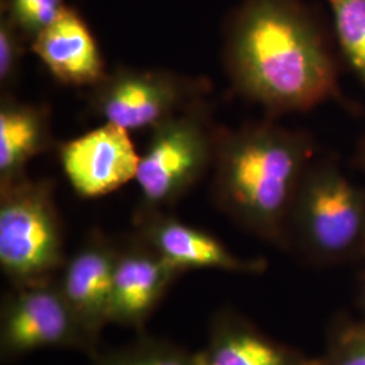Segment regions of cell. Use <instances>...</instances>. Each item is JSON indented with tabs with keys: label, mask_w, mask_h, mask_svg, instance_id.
I'll list each match as a JSON object with an SVG mask.
<instances>
[{
	"label": "cell",
	"mask_w": 365,
	"mask_h": 365,
	"mask_svg": "<svg viewBox=\"0 0 365 365\" xmlns=\"http://www.w3.org/2000/svg\"><path fill=\"white\" fill-rule=\"evenodd\" d=\"M222 56L235 91L271 114L306 111L337 92L325 38L299 0H242Z\"/></svg>",
	"instance_id": "obj_1"
},
{
	"label": "cell",
	"mask_w": 365,
	"mask_h": 365,
	"mask_svg": "<svg viewBox=\"0 0 365 365\" xmlns=\"http://www.w3.org/2000/svg\"><path fill=\"white\" fill-rule=\"evenodd\" d=\"M307 133L272 120L218 131L212 203L235 225L286 248L288 220L302 178L313 161Z\"/></svg>",
	"instance_id": "obj_2"
},
{
	"label": "cell",
	"mask_w": 365,
	"mask_h": 365,
	"mask_svg": "<svg viewBox=\"0 0 365 365\" xmlns=\"http://www.w3.org/2000/svg\"><path fill=\"white\" fill-rule=\"evenodd\" d=\"M286 249L315 264L365 255V190L330 161H312L294 199Z\"/></svg>",
	"instance_id": "obj_3"
},
{
	"label": "cell",
	"mask_w": 365,
	"mask_h": 365,
	"mask_svg": "<svg viewBox=\"0 0 365 365\" xmlns=\"http://www.w3.org/2000/svg\"><path fill=\"white\" fill-rule=\"evenodd\" d=\"M66 259L53 182L26 176L0 184V268L11 286L54 280Z\"/></svg>",
	"instance_id": "obj_4"
},
{
	"label": "cell",
	"mask_w": 365,
	"mask_h": 365,
	"mask_svg": "<svg viewBox=\"0 0 365 365\" xmlns=\"http://www.w3.org/2000/svg\"><path fill=\"white\" fill-rule=\"evenodd\" d=\"M220 128L200 102L150 130L135 176L137 211H168L205 178L212 168Z\"/></svg>",
	"instance_id": "obj_5"
},
{
	"label": "cell",
	"mask_w": 365,
	"mask_h": 365,
	"mask_svg": "<svg viewBox=\"0 0 365 365\" xmlns=\"http://www.w3.org/2000/svg\"><path fill=\"white\" fill-rule=\"evenodd\" d=\"M210 83L163 69L118 66L90 88L88 105L105 123L125 130H152L164 120L205 102Z\"/></svg>",
	"instance_id": "obj_6"
},
{
	"label": "cell",
	"mask_w": 365,
	"mask_h": 365,
	"mask_svg": "<svg viewBox=\"0 0 365 365\" xmlns=\"http://www.w3.org/2000/svg\"><path fill=\"white\" fill-rule=\"evenodd\" d=\"M42 349H75L95 356L56 279L13 286L1 300V360L13 361Z\"/></svg>",
	"instance_id": "obj_7"
},
{
	"label": "cell",
	"mask_w": 365,
	"mask_h": 365,
	"mask_svg": "<svg viewBox=\"0 0 365 365\" xmlns=\"http://www.w3.org/2000/svg\"><path fill=\"white\" fill-rule=\"evenodd\" d=\"M117 241L101 230H92L68 257L56 284L90 341L95 354L105 327L111 324V300Z\"/></svg>",
	"instance_id": "obj_8"
},
{
	"label": "cell",
	"mask_w": 365,
	"mask_h": 365,
	"mask_svg": "<svg viewBox=\"0 0 365 365\" xmlns=\"http://www.w3.org/2000/svg\"><path fill=\"white\" fill-rule=\"evenodd\" d=\"M58 161L80 197L96 199L135 180L140 157L129 131L103 123L58 145Z\"/></svg>",
	"instance_id": "obj_9"
},
{
	"label": "cell",
	"mask_w": 365,
	"mask_h": 365,
	"mask_svg": "<svg viewBox=\"0 0 365 365\" xmlns=\"http://www.w3.org/2000/svg\"><path fill=\"white\" fill-rule=\"evenodd\" d=\"M182 274L135 232L118 240L111 324L143 330Z\"/></svg>",
	"instance_id": "obj_10"
},
{
	"label": "cell",
	"mask_w": 365,
	"mask_h": 365,
	"mask_svg": "<svg viewBox=\"0 0 365 365\" xmlns=\"http://www.w3.org/2000/svg\"><path fill=\"white\" fill-rule=\"evenodd\" d=\"M134 232L182 274L192 269H218L259 274L267 264L235 255L215 235L178 220L168 211H135Z\"/></svg>",
	"instance_id": "obj_11"
},
{
	"label": "cell",
	"mask_w": 365,
	"mask_h": 365,
	"mask_svg": "<svg viewBox=\"0 0 365 365\" xmlns=\"http://www.w3.org/2000/svg\"><path fill=\"white\" fill-rule=\"evenodd\" d=\"M30 51L53 78L68 87L90 90L108 73L91 29L71 6L34 39Z\"/></svg>",
	"instance_id": "obj_12"
},
{
	"label": "cell",
	"mask_w": 365,
	"mask_h": 365,
	"mask_svg": "<svg viewBox=\"0 0 365 365\" xmlns=\"http://www.w3.org/2000/svg\"><path fill=\"white\" fill-rule=\"evenodd\" d=\"M195 365H318L297 349L269 337L247 318L223 309L214 314L206 345Z\"/></svg>",
	"instance_id": "obj_13"
},
{
	"label": "cell",
	"mask_w": 365,
	"mask_h": 365,
	"mask_svg": "<svg viewBox=\"0 0 365 365\" xmlns=\"http://www.w3.org/2000/svg\"><path fill=\"white\" fill-rule=\"evenodd\" d=\"M52 145L51 111L46 106L21 102L13 93L1 95L0 184L29 176V163Z\"/></svg>",
	"instance_id": "obj_14"
},
{
	"label": "cell",
	"mask_w": 365,
	"mask_h": 365,
	"mask_svg": "<svg viewBox=\"0 0 365 365\" xmlns=\"http://www.w3.org/2000/svg\"><path fill=\"white\" fill-rule=\"evenodd\" d=\"M92 360V365H195L194 353L168 339L145 334L123 346L98 352Z\"/></svg>",
	"instance_id": "obj_15"
},
{
	"label": "cell",
	"mask_w": 365,
	"mask_h": 365,
	"mask_svg": "<svg viewBox=\"0 0 365 365\" xmlns=\"http://www.w3.org/2000/svg\"><path fill=\"white\" fill-rule=\"evenodd\" d=\"M339 48L365 87V0H325Z\"/></svg>",
	"instance_id": "obj_16"
},
{
	"label": "cell",
	"mask_w": 365,
	"mask_h": 365,
	"mask_svg": "<svg viewBox=\"0 0 365 365\" xmlns=\"http://www.w3.org/2000/svg\"><path fill=\"white\" fill-rule=\"evenodd\" d=\"M66 0H1V15L31 45L66 9Z\"/></svg>",
	"instance_id": "obj_17"
},
{
	"label": "cell",
	"mask_w": 365,
	"mask_h": 365,
	"mask_svg": "<svg viewBox=\"0 0 365 365\" xmlns=\"http://www.w3.org/2000/svg\"><path fill=\"white\" fill-rule=\"evenodd\" d=\"M26 49L30 45L14 26L10 19L1 15L0 18V91L1 95L11 93L16 84L21 66Z\"/></svg>",
	"instance_id": "obj_18"
},
{
	"label": "cell",
	"mask_w": 365,
	"mask_h": 365,
	"mask_svg": "<svg viewBox=\"0 0 365 365\" xmlns=\"http://www.w3.org/2000/svg\"><path fill=\"white\" fill-rule=\"evenodd\" d=\"M318 365H365V325L344 327Z\"/></svg>",
	"instance_id": "obj_19"
},
{
	"label": "cell",
	"mask_w": 365,
	"mask_h": 365,
	"mask_svg": "<svg viewBox=\"0 0 365 365\" xmlns=\"http://www.w3.org/2000/svg\"><path fill=\"white\" fill-rule=\"evenodd\" d=\"M359 163L365 170V140L363 141V144L360 145V149H359Z\"/></svg>",
	"instance_id": "obj_20"
},
{
	"label": "cell",
	"mask_w": 365,
	"mask_h": 365,
	"mask_svg": "<svg viewBox=\"0 0 365 365\" xmlns=\"http://www.w3.org/2000/svg\"><path fill=\"white\" fill-rule=\"evenodd\" d=\"M361 300H363V303H364V307H365V283H364V287H363V297H361Z\"/></svg>",
	"instance_id": "obj_21"
}]
</instances>
